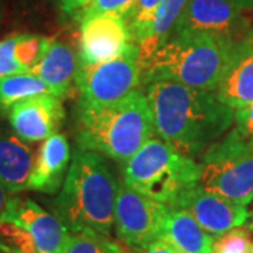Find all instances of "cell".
I'll return each instance as SVG.
<instances>
[{
  "label": "cell",
  "instance_id": "obj_1",
  "mask_svg": "<svg viewBox=\"0 0 253 253\" xmlns=\"http://www.w3.org/2000/svg\"><path fill=\"white\" fill-rule=\"evenodd\" d=\"M145 94L159 138L190 158L201 156L234 126L235 110L215 91L155 81L146 84Z\"/></svg>",
  "mask_w": 253,
  "mask_h": 253
},
{
  "label": "cell",
  "instance_id": "obj_2",
  "mask_svg": "<svg viewBox=\"0 0 253 253\" xmlns=\"http://www.w3.org/2000/svg\"><path fill=\"white\" fill-rule=\"evenodd\" d=\"M118 183L104 156L76 146L52 210L71 232L109 236L114 226Z\"/></svg>",
  "mask_w": 253,
  "mask_h": 253
},
{
  "label": "cell",
  "instance_id": "obj_3",
  "mask_svg": "<svg viewBox=\"0 0 253 253\" xmlns=\"http://www.w3.org/2000/svg\"><path fill=\"white\" fill-rule=\"evenodd\" d=\"M154 132L152 111L141 87L107 106L78 103V148L126 163Z\"/></svg>",
  "mask_w": 253,
  "mask_h": 253
},
{
  "label": "cell",
  "instance_id": "obj_4",
  "mask_svg": "<svg viewBox=\"0 0 253 253\" xmlns=\"http://www.w3.org/2000/svg\"><path fill=\"white\" fill-rule=\"evenodd\" d=\"M239 44L210 34H172L141 61L142 83L169 81L215 91Z\"/></svg>",
  "mask_w": 253,
  "mask_h": 253
},
{
  "label": "cell",
  "instance_id": "obj_5",
  "mask_svg": "<svg viewBox=\"0 0 253 253\" xmlns=\"http://www.w3.org/2000/svg\"><path fill=\"white\" fill-rule=\"evenodd\" d=\"M124 183L170 207L183 190L197 184L200 163L162 138H149L124 166Z\"/></svg>",
  "mask_w": 253,
  "mask_h": 253
},
{
  "label": "cell",
  "instance_id": "obj_6",
  "mask_svg": "<svg viewBox=\"0 0 253 253\" xmlns=\"http://www.w3.org/2000/svg\"><path fill=\"white\" fill-rule=\"evenodd\" d=\"M199 184L219 197L248 206L253 201V146L231 128L200 156Z\"/></svg>",
  "mask_w": 253,
  "mask_h": 253
},
{
  "label": "cell",
  "instance_id": "obj_7",
  "mask_svg": "<svg viewBox=\"0 0 253 253\" xmlns=\"http://www.w3.org/2000/svg\"><path fill=\"white\" fill-rule=\"evenodd\" d=\"M79 101L86 106H107L124 99L142 83L139 46L97 65H79L76 72Z\"/></svg>",
  "mask_w": 253,
  "mask_h": 253
},
{
  "label": "cell",
  "instance_id": "obj_8",
  "mask_svg": "<svg viewBox=\"0 0 253 253\" xmlns=\"http://www.w3.org/2000/svg\"><path fill=\"white\" fill-rule=\"evenodd\" d=\"M168 206L131 189L118 184L114 226L121 242L129 248L146 249L161 239Z\"/></svg>",
  "mask_w": 253,
  "mask_h": 253
},
{
  "label": "cell",
  "instance_id": "obj_9",
  "mask_svg": "<svg viewBox=\"0 0 253 253\" xmlns=\"http://www.w3.org/2000/svg\"><path fill=\"white\" fill-rule=\"evenodd\" d=\"M246 13L231 0H189L172 34H210L236 44L245 42L253 31Z\"/></svg>",
  "mask_w": 253,
  "mask_h": 253
},
{
  "label": "cell",
  "instance_id": "obj_10",
  "mask_svg": "<svg viewBox=\"0 0 253 253\" xmlns=\"http://www.w3.org/2000/svg\"><path fill=\"white\" fill-rule=\"evenodd\" d=\"M170 207L187 211L206 232L215 236L244 226L249 219L245 206L207 191L199 183L183 190Z\"/></svg>",
  "mask_w": 253,
  "mask_h": 253
},
{
  "label": "cell",
  "instance_id": "obj_11",
  "mask_svg": "<svg viewBox=\"0 0 253 253\" xmlns=\"http://www.w3.org/2000/svg\"><path fill=\"white\" fill-rule=\"evenodd\" d=\"M132 44L128 20L114 16H97L81 23L79 65H97L124 54Z\"/></svg>",
  "mask_w": 253,
  "mask_h": 253
},
{
  "label": "cell",
  "instance_id": "obj_12",
  "mask_svg": "<svg viewBox=\"0 0 253 253\" xmlns=\"http://www.w3.org/2000/svg\"><path fill=\"white\" fill-rule=\"evenodd\" d=\"M11 129L26 142H40L54 135L65 118L62 99L52 93L16 103L7 111Z\"/></svg>",
  "mask_w": 253,
  "mask_h": 253
},
{
  "label": "cell",
  "instance_id": "obj_13",
  "mask_svg": "<svg viewBox=\"0 0 253 253\" xmlns=\"http://www.w3.org/2000/svg\"><path fill=\"white\" fill-rule=\"evenodd\" d=\"M1 218L23 226L33 238L38 253H61L71 236L59 218L30 199L10 197Z\"/></svg>",
  "mask_w": 253,
  "mask_h": 253
},
{
  "label": "cell",
  "instance_id": "obj_14",
  "mask_svg": "<svg viewBox=\"0 0 253 253\" xmlns=\"http://www.w3.org/2000/svg\"><path fill=\"white\" fill-rule=\"evenodd\" d=\"M71 165V148L66 136L54 134L41 145L28 179L27 190L55 194L62 187Z\"/></svg>",
  "mask_w": 253,
  "mask_h": 253
},
{
  "label": "cell",
  "instance_id": "obj_15",
  "mask_svg": "<svg viewBox=\"0 0 253 253\" xmlns=\"http://www.w3.org/2000/svg\"><path fill=\"white\" fill-rule=\"evenodd\" d=\"M34 163L28 142L0 120V183L9 194L27 190Z\"/></svg>",
  "mask_w": 253,
  "mask_h": 253
},
{
  "label": "cell",
  "instance_id": "obj_16",
  "mask_svg": "<svg viewBox=\"0 0 253 253\" xmlns=\"http://www.w3.org/2000/svg\"><path fill=\"white\" fill-rule=\"evenodd\" d=\"M215 94L232 110L244 109L253 101V45L249 41L236 46Z\"/></svg>",
  "mask_w": 253,
  "mask_h": 253
},
{
  "label": "cell",
  "instance_id": "obj_17",
  "mask_svg": "<svg viewBox=\"0 0 253 253\" xmlns=\"http://www.w3.org/2000/svg\"><path fill=\"white\" fill-rule=\"evenodd\" d=\"M79 66V58L72 46L51 38L46 51L33 68L31 73L38 76L48 86L49 91L65 99L76 82V72Z\"/></svg>",
  "mask_w": 253,
  "mask_h": 253
},
{
  "label": "cell",
  "instance_id": "obj_18",
  "mask_svg": "<svg viewBox=\"0 0 253 253\" xmlns=\"http://www.w3.org/2000/svg\"><path fill=\"white\" fill-rule=\"evenodd\" d=\"M161 241L169 244L177 253H211L214 238L181 208L168 207Z\"/></svg>",
  "mask_w": 253,
  "mask_h": 253
},
{
  "label": "cell",
  "instance_id": "obj_19",
  "mask_svg": "<svg viewBox=\"0 0 253 253\" xmlns=\"http://www.w3.org/2000/svg\"><path fill=\"white\" fill-rule=\"evenodd\" d=\"M189 0H161L155 13L154 23L149 36L139 46L141 61L146 59L168 37L172 34L177 20L180 18L183 10Z\"/></svg>",
  "mask_w": 253,
  "mask_h": 253
},
{
  "label": "cell",
  "instance_id": "obj_20",
  "mask_svg": "<svg viewBox=\"0 0 253 253\" xmlns=\"http://www.w3.org/2000/svg\"><path fill=\"white\" fill-rule=\"evenodd\" d=\"M51 93L34 73H17L0 78V111H9L16 103L33 96Z\"/></svg>",
  "mask_w": 253,
  "mask_h": 253
},
{
  "label": "cell",
  "instance_id": "obj_21",
  "mask_svg": "<svg viewBox=\"0 0 253 253\" xmlns=\"http://www.w3.org/2000/svg\"><path fill=\"white\" fill-rule=\"evenodd\" d=\"M61 253H124L109 236L93 231L73 232Z\"/></svg>",
  "mask_w": 253,
  "mask_h": 253
},
{
  "label": "cell",
  "instance_id": "obj_22",
  "mask_svg": "<svg viewBox=\"0 0 253 253\" xmlns=\"http://www.w3.org/2000/svg\"><path fill=\"white\" fill-rule=\"evenodd\" d=\"M136 0H90L87 6L75 16L76 20L84 21L97 16H114L129 20L135 9Z\"/></svg>",
  "mask_w": 253,
  "mask_h": 253
},
{
  "label": "cell",
  "instance_id": "obj_23",
  "mask_svg": "<svg viewBox=\"0 0 253 253\" xmlns=\"http://www.w3.org/2000/svg\"><path fill=\"white\" fill-rule=\"evenodd\" d=\"M159 3L161 0H136L135 9L128 20L136 45H141L149 36Z\"/></svg>",
  "mask_w": 253,
  "mask_h": 253
},
{
  "label": "cell",
  "instance_id": "obj_24",
  "mask_svg": "<svg viewBox=\"0 0 253 253\" xmlns=\"http://www.w3.org/2000/svg\"><path fill=\"white\" fill-rule=\"evenodd\" d=\"M252 244V231L238 226L214 239L211 253H249Z\"/></svg>",
  "mask_w": 253,
  "mask_h": 253
},
{
  "label": "cell",
  "instance_id": "obj_25",
  "mask_svg": "<svg viewBox=\"0 0 253 253\" xmlns=\"http://www.w3.org/2000/svg\"><path fill=\"white\" fill-rule=\"evenodd\" d=\"M26 68L17 56V36H11L0 41V78L26 73Z\"/></svg>",
  "mask_w": 253,
  "mask_h": 253
},
{
  "label": "cell",
  "instance_id": "obj_26",
  "mask_svg": "<svg viewBox=\"0 0 253 253\" xmlns=\"http://www.w3.org/2000/svg\"><path fill=\"white\" fill-rule=\"evenodd\" d=\"M232 129L244 139L245 142L253 146V101L244 109L235 110Z\"/></svg>",
  "mask_w": 253,
  "mask_h": 253
},
{
  "label": "cell",
  "instance_id": "obj_27",
  "mask_svg": "<svg viewBox=\"0 0 253 253\" xmlns=\"http://www.w3.org/2000/svg\"><path fill=\"white\" fill-rule=\"evenodd\" d=\"M56 3L63 14L75 17L84 6L90 3V0H56Z\"/></svg>",
  "mask_w": 253,
  "mask_h": 253
},
{
  "label": "cell",
  "instance_id": "obj_28",
  "mask_svg": "<svg viewBox=\"0 0 253 253\" xmlns=\"http://www.w3.org/2000/svg\"><path fill=\"white\" fill-rule=\"evenodd\" d=\"M138 253H177L169 244H166L165 241H156L155 244L148 246L146 249H142V252Z\"/></svg>",
  "mask_w": 253,
  "mask_h": 253
},
{
  "label": "cell",
  "instance_id": "obj_29",
  "mask_svg": "<svg viewBox=\"0 0 253 253\" xmlns=\"http://www.w3.org/2000/svg\"><path fill=\"white\" fill-rule=\"evenodd\" d=\"M9 193L7 190L4 189L0 183V218L3 217L4 211H6V207H7V203H9Z\"/></svg>",
  "mask_w": 253,
  "mask_h": 253
},
{
  "label": "cell",
  "instance_id": "obj_30",
  "mask_svg": "<svg viewBox=\"0 0 253 253\" xmlns=\"http://www.w3.org/2000/svg\"><path fill=\"white\" fill-rule=\"evenodd\" d=\"M239 9L245 10L248 13H253V0H231Z\"/></svg>",
  "mask_w": 253,
  "mask_h": 253
},
{
  "label": "cell",
  "instance_id": "obj_31",
  "mask_svg": "<svg viewBox=\"0 0 253 253\" xmlns=\"http://www.w3.org/2000/svg\"><path fill=\"white\" fill-rule=\"evenodd\" d=\"M246 224H248V228H249L251 231H253V207L252 210L249 211V219H248V222H246Z\"/></svg>",
  "mask_w": 253,
  "mask_h": 253
},
{
  "label": "cell",
  "instance_id": "obj_32",
  "mask_svg": "<svg viewBox=\"0 0 253 253\" xmlns=\"http://www.w3.org/2000/svg\"><path fill=\"white\" fill-rule=\"evenodd\" d=\"M249 253H253V244L252 246H251V249H249Z\"/></svg>",
  "mask_w": 253,
  "mask_h": 253
}]
</instances>
